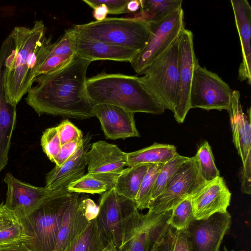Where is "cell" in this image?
<instances>
[{
	"mask_svg": "<svg viewBox=\"0 0 251 251\" xmlns=\"http://www.w3.org/2000/svg\"><path fill=\"white\" fill-rule=\"evenodd\" d=\"M91 61L76 55L64 68L40 75L25 100L39 115L48 114L77 119L94 117L93 104L86 90V73Z\"/></svg>",
	"mask_w": 251,
	"mask_h": 251,
	"instance_id": "6da1fadb",
	"label": "cell"
},
{
	"mask_svg": "<svg viewBox=\"0 0 251 251\" xmlns=\"http://www.w3.org/2000/svg\"><path fill=\"white\" fill-rule=\"evenodd\" d=\"M46 33L43 21H36L31 27H14L2 44L4 95L14 107L32 86L37 71L47 57L52 37Z\"/></svg>",
	"mask_w": 251,
	"mask_h": 251,
	"instance_id": "7a4b0ae2",
	"label": "cell"
},
{
	"mask_svg": "<svg viewBox=\"0 0 251 251\" xmlns=\"http://www.w3.org/2000/svg\"><path fill=\"white\" fill-rule=\"evenodd\" d=\"M86 90L93 105L113 104L134 113L165 110L136 76L102 72L87 79Z\"/></svg>",
	"mask_w": 251,
	"mask_h": 251,
	"instance_id": "3957f363",
	"label": "cell"
},
{
	"mask_svg": "<svg viewBox=\"0 0 251 251\" xmlns=\"http://www.w3.org/2000/svg\"><path fill=\"white\" fill-rule=\"evenodd\" d=\"M76 193L57 191L43 200L19 221L32 239L25 245L31 251H54L65 211Z\"/></svg>",
	"mask_w": 251,
	"mask_h": 251,
	"instance_id": "277c9868",
	"label": "cell"
},
{
	"mask_svg": "<svg viewBox=\"0 0 251 251\" xmlns=\"http://www.w3.org/2000/svg\"><path fill=\"white\" fill-rule=\"evenodd\" d=\"M75 33L139 52L150 35L149 22L133 18H106L101 21L74 25Z\"/></svg>",
	"mask_w": 251,
	"mask_h": 251,
	"instance_id": "5b68a950",
	"label": "cell"
},
{
	"mask_svg": "<svg viewBox=\"0 0 251 251\" xmlns=\"http://www.w3.org/2000/svg\"><path fill=\"white\" fill-rule=\"evenodd\" d=\"M171 211L156 213L139 212L134 201L126 203L122 244L118 251H151L171 227Z\"/></svg>",
	"mask_w": 251,
	"mask_h": 251,
	"instance_id": "8992f818",
	"label": "cell"
},
{
	"mask_svg": "<svg viewBox=\"0 0 251 251\" xmlns=\"http://www.w3.org/2000/svg\"><path fill=\"white\" fill-rule=\"evenodd\" d=\"M139 77L142 84L165 109L174 111L178 85V38Z\"/></svg>",
	"mask_w": 251,
	"mask_h": 251,
	"instance_id": "52a82bcc",
	"label": "cell"
},
{
	"mask_svg": "<svg viewBox=\"0 0 251 251\" xmlns=\"http://www.w3.org/2000/svg\"><path fill=\"white\" fill-rule=\"evenodd\" d=\"M150 35L144 48L130 62L138 74L144 71L166 51L184 28V11L180 7L162 19L149 22Z\"/></svg>",
	"mask_w": 251,
	"mask_h": 251,
	"instance_id": "ba28073f",
	"label": "cell"
},
{
	"mask_svg": "<svg viewBox=\"0 0 251 251\" xmlns=\"http://www.w3.org/2000/svg\"><path fill=\"white\" fill-rule=\"evenodd\" d=\"M206 182L200 173L195 156L190 157L179 167L162 193L151 202L149 211L156 213L171 211Z\"/></svg>",
	"mask_w": 251,
	"mask_h": 251,
	"instance_id": "9c48e42d",
	"label": "cell"
},
{
	"mask_svg": "<svg viewBox=\"0 0 251 251\" xmlns=\"http://www.w3.org/2000/svg\"><path fill=\"white\" fill-rule=\"evenodd\" d=\"M232 93L229 85L217 74L197 64L190 90L191 108L227 110Z\"/></svg>",
	"mask_w": 251,
	"mask_h": 251,
	"instance_id": "30bf717a",
	"label": "cell"
},
{
	"mask_svg": "<svg viewBox=\"0 0 251 251\" xmlns=\"http://www.w3.org/2000/svg\"><path fill=\"white\" fill-rule=\"evenodd\" d=\"M178 85L176 107L173 113L176 121L182 123L191 109L190 95L195 67L199 64L196 56L191 31L183 28L178 37Z\"/></svg>",
	"mask_w": 251,
	"mask_h": 251,
	"instance_id": "8fae6325",
	"label": "cell"
},
{
	"mask_svg": "<svg viewBox=\"0 0 251 251\" xmlns=\"http://www.w3.org/2000/svg\"><path fill=\"white\" fill-rule=\"evenodd\" d=\"M99 213V206L88 196L76 193L63 216L54 251H65Z\"/></svg>",
	"mask_w": 251,
	"mask_h": 251,
	"instance_id": "7c38bea8",
	"label": "cell"
},
{
	"mask_svg": "<svg viewBox=\"0 0 251 251\" xmlns=\"http://www.w3.org/2000/svg\"><path fill=\"white\" fill-rule=\"evenodd\" d=\"M231 224V216L228 211L194 220L186 229L191 251H219Z\"/></svg>",
	"mask_w": 251,
	"mask_h": 251,
	"instance_id": "4fadbf2b",
	"label": "cell"
},
{
	"mask_svg": "<svg viewBox=\"0 0 251 251\" xmlns=\"http://www.w3.org/2000/svg\"><path fill=\"white\" fill-rule=\"evenodd\" d=\"M127 199L114 188L102 194L96 218L99 228L109 244L120 249L123 240L125 205Z\"/></svg>",
	"mask_w": 251,
	"mask_h": 251,
	"instance_id": "5bb4252c",
	"label": "cell"
},
{
	"mask_svg": "<svg viewBox=\"0 0 251 251\" xmlns=\"http://www.w3.org/2000/svg\"><path fill=\"white\" fill-rule=\"evenodd\" d=\"M231 193L221 176L206 182L191 196L195 220L205 219L212 215L227 211Z\"/></svg>",
	"mask_w": 251,
	"mask_h": 251,
	"instance_id": "9a60e30c",
	"label": "cell"
},
{
	"mask_svg": "<svg viewBox=\"0 0 251 251\" xmlns=\"http://www.w3.org/2000/svg\"><path fill=\"white\" fill-rule=\"evenodd\" d=\"M4 181L7 185L4 205L19 219L27 215L43 200L57 191L23 182L10 173L6 174Z\"/></svg>",
	"mask_w": 251,
	"mask_h": 251,
	"instance_id": "2e32d148",
	"label": "cell"
},
{
	"mask_svg": "<svg viewBox=\"0 0 251 251\" xmlns=\"http://www.w3.org/2000/svg\"><path fill=\"white\" fill-rule=\"evenodd\" d=\"M93 112L94 116L99 119L107 139H125L140 136L133 112L115 105L105 103L94 105Z\"/></svg>",
	"mask_w": 251,
	"mask_h": 251,
	"instance_id": "e0dca14e",
	"label": "cell"
},
{
	"mask_svg": "<svg viewBox=\"0 0 251 251\" xmlns=\"http://www.w3.org/2000/svg\"><path fill=\"white\" fill-rule=\"evenodd\" d=\"M89 138H84L83 143L75 152L59 166H56L46 176L45 187L55 190H67L72 183L85 175L87 164L85 153L89 150Z\"/></svg>",
	"mask_w": 251,
	"mask_h": 251,
	"instance_id": "ac0fdd59",
	"label": "cell"
},
{
	"mask_svg": "<svg viewBox=\"0 0 251 251\" xmlns=\"http://www.w3.org/2000/svg\"><path fill=\"white\" fill-rule=\"evenodd\" d=\"M238 90L232 91L229 113L233 142L242 164L251 161V108L247 114L243 111Z\"/></svg>",
	"mask_w": 251,
	"mask_h": 251,
	"instance_id": "d6986e66",
	"label": "cell"
},
{
	"mask_svg": "<svg viewBox=\"0 0 251 251\" xmlns=\"http://www.w3.org/2000/svg\"><path fill=\"white\" fill-rule=\"evenodd\" d=\"M88 173H120L127 166V153L104 141L93 143L85 153Z\"/></svg>",
	"mask_w": 251,
	"mask_h": 251,
	"instance_id": "ffe728a7",
	"label": "cell"
},
{
	"mask_svg": "<svg viewBox=\"0 0 251 251\" xmlns=\"http://www.w3.org/2000/svg\"><path fill=\"white\" fill-rule=\"evenodd\" d=\"M234 20L241 44L242 60L238 78L251 84V6L246 0H231Z\"/></svg>",
	"mask_w": 251,
	"mask_h": 251,
	"instance_id": "44dd1931",
	"label": "cell"
},
{
	"mask_svg": "<svg viewBox=\"0 0 251 251\" xmlns=\"http://www.w3.org/2000/svg\"><path fill=\"white\" fill-rule=\"evenodd\" d=\"M75 42L76 55L91 62L99 60L130 62L139 52L134 50L91 39L76 33Z\"/></svg>",
	"mask_w": 251,
	"mask_h": 251,
	"instance_id": "7402d4cb",
	"label": "cell"
},
{
	"mask_svg": "<svg viewBox=\"0 0 251 251\" xmlns=\"http://www.w3.org/2000/svg\"><path fill=\"white\" fill-rule=\"evenodd\" d=\"M75 38V32L72 27L51 43L45 60L37 71L36 77L58 71L74 59L76 55Z\"/></svg>",
	"mask_w": 251,
	"mask_h": 251,
	"instance_id": "603a6c76",
	"label": "cell"
},
{
	"mask_svg": "<svg viewBox=\"0 0 251 251\" xmlns=\"http://www.w3.org/2000/svg\"><path fill=\"white\" fill-rule=\"evenodd\" d=\"M2 57L0 53V172L6 166L13 132L16 123V107L5 99L2 84Z\"/></svg>",
	"mask_w": 251,
	"mask_h": 251,
	"instance_id": "cb8c5ba5",
	"label": "cell"
},
{
	"mask_svg": "<svg viewBox=\"0 0 251 251\" xmlns=\"http://www.w3.org/2000/svg\"><path fill=\"white\" fill-rule=\"evenodd\" d=\"M120 173H87L71 183L67 189L70 192L79 194H102L114 187Z\"/></svg>",
	"mask_w": 251,
	"mask_h": 251,
	"instance_id": "d4e9b609",
	"label": "cell"
},
{
	"mask_svg": "<svg viewBox=\"0 0 251 251\" xmlns=\"http://www.w3.org/2000/svg\"><path fill=\"white\" fill-rule=\"evenodd\" d=\"M177 153L174 145L154 143L149 147L127 153V166L139 164L165 163Z\"/></svg>",
	"mask_w": 251,
	"mask_h": 251,
	"instance_id": "484cf974",
	"label": "cell"
},
{
	"mask_svg": "<svg viewBox=\"0 0 251 251\" xmlns=\"http://www.w3.org/2000/svg\"><path fill=\"white\" fill-rule=\"evenodd\" d=\"M150 164H139L124 169L117 178L114 189L120 196L134 201Z\"/></svg>",
	"mask_w": 251,
	"mask_h": 251,
	"instance_id": "4316f807",
	"label": "cell"
},
{
	"mask_svg": "<svg viewBox=\"0 0 251 251\" xmlns=\"http://www.w3.org/2000/svg\"><path fill=\"white\" fill-rule=\"evenodd\" d=\"M96 218L65 251H103L107 248L110 244L99 228Z\"/></svg>",
	"mask_w": 251,
	"mask_h": 251,
	"instance_id": "83f0119b",
	"label": "cell"
},
{
	"mask_svg": "<svg viewBox=\"0 0 251 251\" xmlns=\"http://www.w3.org/2000/svg\"><path fill=\"white\" fill-rule=\"evenodd\" d=\"M182 0H140L139 12L131 17L148 22L160 20L173 11L182 7Z\"/></svg>",
	"mask_w": 251,
	"mask_h": 251,
	"instance_id": "f1b7e54d",
	"label": "cell"
},
{
	"mask_svg": "<svg viewBox=\"0 0 251 251\" xmlns=\"http://www.w3.org/2000/svg\"><path fill=\"white\" fill-rule=\"evenodd\" d=\"M189 158V157L182 156L177 153L174 158L163 165L157 174L152 187L150 203L162 193L179 167Z\"/></svg>",
	"mask_w": 251,
	"mask_h": 251,
	"instance_id": "f546056e",
	"label": "cell"
},
{
	"mask_svg": "<svg viewBox=\"0 0 251 251\" xmlns=\"http://www.w3.org/2000/svg\"><path fill=\"white\" fill-rule=\"evenodd\" d=\"M164 164H150L134 200L135 205L138 210L149 208L152 187L159 171Z\"/></svg>",
	"mask_w": 251,
	"mask_h": 251,
	"instance_id": "4dcf8cb0",
	"label": "cell"
},
{
	"mask_svg": "<svg viewBox=\"0 0 251 251\" xmlns=\"http://www.w3.org/2000/svg\"><path fill=\"white\" fill-rule=\"evenodd\" d=\"M198 163L200 173L206 182L220 176L214 161L211 148L206 141L199 147L195 155Z\"/></svg>",
	"mask_w": 251,
	"mask_h": 251,
	"instance_id": "1f68e13d",
	"label": "cell"
},
{
	"mask_svg": "<svg viewBox=\"0 0 251 251\" xmlns=\"http://www.w3.org/2000/svg\"><path fill=\"white\" fill-rule=\"evenodd\" d=\"M195 220L190 198H187L175 206L168 219L169 225L174 229H187Z\"/></svg>",
	"mask_w": 251,
	"mask_h": 251,
	"instance_id": "d6a6232c",
	"label": "cell"
},
{
	"mask_svg": "<svg viewBox=\"0 0 251 251\" xmlns=\"http://www.w3.org/2000/svg\"><path fill=\"white\" fill-rule=\"evenodd\" d=\"M32 239L20 222L0 231V248L19 243L27 244Z\"/></svg>",
	"mask_w": 251,
	"mask_h": 251,
	"instance_id": "836d02e7",
	"label": "cell"
},
{
	"mask_svg": "<svg viewBox=\"0 0 251 251\" xmlns=\"http://www.w3.org/2000/svg\"><path fill=\"white\" fill-rule=\"evenodd\" d=\"M41 145L43 151L52 162L59 152L61 146L57 126L47 128L43 133Z\"/></svg>",
	"mask_w": 251,
	"mask_h": 251,
	"instance_id": "e575fe53",
	"label": "cell"
},
{
	"mask_svg": "<svg viewBox=\"0 0 251 251\" xmlns=\"http://www.w3.org/2000/svg\"><path fill=\"white\" fill-rule=\"evenodd\" d=\"M61 145L83 137L82 131L68 120H64L57 126Z\"/></svg>",
	"mask_w": 251,
	"mask_h": 251,
	"instance_id": "d590c367",
	"label": "cell"
},
{
	"mask_svg": "<svg viewBox=\"0 0 251 251\" xmlns=\"http://www.w3.org/2000/svg\"><path fill=\"white\" fill-rule=\"evenodd\" d=\"M129 0H83L91 8L101 4H105L109 14H120L127 13L126 7Z\"/></svg>",
	"mask_w": 251,
	"mask_h": 251,
	"instance_id": "8d00e7d4",
	"label": "cell"
},
{
	"mask_svg": "<svg viewBox=\"0 0 251 251\" xmlns=\"http://www.w3.org/2000/svg\"><path fill=\"white\" fill-rule=\"evenodd\" d=\"M83 141L84 138L82 137L61 145L59 152L52 162L56 166L61 165L75 152Z\"/></svg>",
	"mask_w": 251,
	"mask_h": 251,
	"instance_id": "74e56055",
	"label": "cell"
},
{
	"mask_svg": "<svg viewBox=\"0 0 251 251\" xmlns=\"http://www.w3.org/2000/svg\"><path fill=\"white\" fill-rule=\"evenodd\" d=\"M171 251H191L186 229H175L174 239Z\"/></svg>",
	"mask_w": 251,
	"mask_h": 251,
	"instance_id": "f35d334b",
	"label": "cell"
},
{
	"mask_svg": "<svg viewBox=\"0 0 251 251\" xmlns=\"http://www.w3.org/2000/svg\"><path fill=\"white\" fill-rule=\"evenodd\" d=\"M20 222L13 212L2 202L0 204V231Z\"/></svg>",
	"mask_w": 251,
	"mask_h": 251,
	"instance_id": "ab89813d",
	"label": "cell"
},
{
	"mask_svg": "<svg viewBox=\"0 0 251 251\" xmlns=\"http://www.w3.org/2000/svg\"><path fill=\"white\" fill-rule=\"evenodd\" d=\"M175 236V229L171 227L165 235L160 240L151 251H171Z\"/></svg>",
	"mask_w": 251,
	"mask_h": 251,
	"instance_id": "60d3db41",
	"label": "cell"
},
{
	"mask_svg": "<svg viewBox=\"0 0 251 251\" xmlns=\"http://www.w3.org/2000/svg\"><path fill=\"white\" fill-rule=\"evenodd\" d=\"M93 9V16L96 21H101L106 18L108 10L105 4H101Z\"/></svg>",
	"mask_w": 251,
	"mask_h": 251,
	"instance_id": "b9f144b4",
	"label": "cell"
},
{
	"mask_svg": "<svg viewBox=\"0 0 251 251\" xmlns=\"http://www.w3.org/2000/svg\"><path fill=\"white\" fill-rule=\"evenodd\" d=\"M0 251H31L24 243H19L0 248Z\"/></svg>",
	"mask_w": 251,
	"mask_h": 251,
	"instance_id": "7bdbcfd3",
	"label": "cell"
},
{
	"mask_svg": "<svg viewBox=\"0 0 251 251\" xmlns=\"http://www.w3.org/2000/svg\"><path fill=\"white\" fill-rule=\"evenodd\" d=\"M141 8L140 0H129L126 7L127 13H135Z\"/></svg>",
	"mask_w": 251,
	"mask_h": 251,
	"instance_id": "ee69618b",
	"label": "cell"
},
{
	"mask_svg": "<svg viewBox=\"0 0 251 251\" xmlns=\"http://www.w3.org/2000/svg\"><path fill=\"white\" fill-rule=\"evenodd\" d=\"M103 251H118V250L114 245L110 244Z\"/></svg>",
	"mask_w": 251,
	"mask_h": 251,
	"instance_id": "f6af8a7d",
	"label": "cell"
},
{
	"mask_svg": "<svg viewBox=\"0 0 251 251\" xmlns=\"http://www.w3.org/2000/svg\"><path fill=\"white\" fill-rule=\"evenodd\" d=\"M224 251H234L233 250H230V251H228V250L226 249V247H225V248H224Z\"/></svg>",
	"mask_w": 251,
	"mask_h": 251,
	"instance_id": "bcb514c9",
	"label": "cell"
}]
</instances>
